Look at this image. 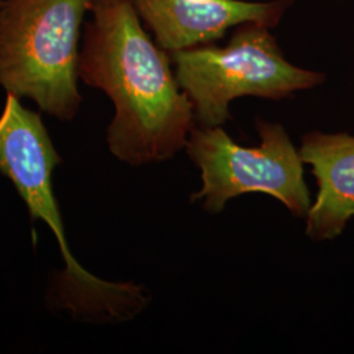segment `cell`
Segmentation results:
<instances>
[{"label":"cell","mask_w":354,"mask_h":354,"mask_svg":"<svg viewBox=\"0 0 354 354\" xmlns=\"http://www.w3.org/2000/svg\"><path fill=\"white\" fill-rule=\"evenodd\" d=\"M79 77L112 100L106 142L130 165L171 160L197 127L169 53L146 32L131 0H92Z\"/></svg>","instance_id":"cell-1"},{"label":"cell","mask_w":354,"mask_h":354,"mask_svg":"<svg viewBox=\"0 0 354 354\" xmlns=\"http://www.w3.org/2000/svg\"><path fill=\"white\" fill-rule=\"evenodd\" d=\"M61 162L39 114L7 93L0 115V172L12 181L32 221L39 218L51 228L66 263L51 289V306L89 323L115 324L131 320L151 302L149 289L133 282L99 279L68 251L51 181L53 171Z\"/></svg>","instance_id":"cell-2"},{"label":"cell","mask_w":354,"mask_h":354,"mask_svg":"<svg viewBox=\"0 0 354 354\" xmlns=\"http://www.w3.org/2000/svg\"><path fill=\"white\" fill-rule=\"evenodd\" d=\"M92 0H0V86L58 120L75 117L79 39Z\"/></svg>","instance_id":"cell-3"},{"label":"cell","mask_w":354,"mask_h":354,"mask_svg":"<svg viewBox=\"0 0 354 354\" xmlns=\"http://www.w3.org/2000/svg\"><path fill=\"white\" fill-rule=\"evenodd\" d=\"M180 88L193 106L197 127H223L230 104L245 96L282 100L323 84L326 75L285 58L269 26H236L226 45L169 53Z\"/></svg>","instance_id":"cell-4"},{"label":"cell","mask_w":354,"mask_h":354,"mask_svg":"<svg viewBox=\"0 0 354 354\" xmlns=\"http://www.w3.org/2000/svg\"><path fill=\"white\" fill-rule=\"evenodd\" d=\"M260 145H238L222 127H196L185 151L200 169L203 187L190 196L209 214H219L230 200L263 193L279 200L295 218H306L311 194L304 181V160L288 130L279 122L257 118Z\"/></svg>","instance_id":"cell-5"},{"label":"cell","mask_w":354,"mask_h":354,"mask_svg":"<svg viewBox=\"0 0 354 354\" xmlns=\"http://www.w3.org/2000/svg\"><path fill=\"white\" fill-rule=\"evenodd\" d=\"M167 53L214 44L247 23L274 28L294 0H131Z\"/></svg>","instance_id":"cell-6"},{"label":"cell","mask_w":354,"mask_h":354,"mask_svg":"<svg viewBox=\"0 0 354 354\" xmlns=\"http://www.w3.org/2000/svg\"><path fill=\"white\" fill-rule=\"evenodd\" d=\"M299 153L317 184V201L306 215V235L332 241L354 216V136L314 130L302 137Z\"/></svg>","instance_id":"cell-7"}]
</instances>
